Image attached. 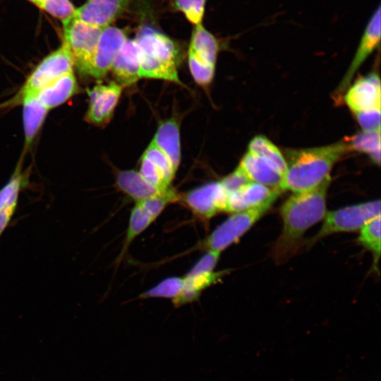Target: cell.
<instances>
[{"label":"cell","instance_id":"cell-23","mask_svg":"<svg viewBox=\"0 0 381 381\" xmlns=\"http://www.w3.org/2000/svg\"><path fill=\"white\" fill-rule=\"evenodd\" d=\"M349 151L368 155L378 166L380 164V131H362L351 138L344 139Z\"/></svg>","mask_w":381,"mask_h":381},{"label":"cell","instance_id":"cell-9","mask_svg":"<svg viewBox=\"0 0 381 381\" xmlns=\"http://www.w3.org/2000/svg\"><path fill=\"white\" fill-rule=\"evenodd\" d=\"M123 87L117 83L97 84L87 90L89 104L85 115L87 121L101 125L108 122L121 95Z\"/></svg>","mask_w":381,"mask_h":381},{"label":"cell","instance_id":"cell-2","mask_svg":"<svg viewBox=\"0 0 381 381\" xmlns=\"http://www.w3.org/2000/svg\"><path fill=\"white\" fill-rule=\"evenodd\" d=\"M349 152L344 140L321 147L287 150L281 191L295 193L317 188L330 177L336 162Z\"/></svg>","mask_w":381,"mask_h":381},{"label":"cell","instance_id":"cell-22","mask_svg":"<svg viewBox=\"0 0 381 381\" xmlns=\"http://www.w3.org/2000/svg\"><path fill=\"white\" fill-rule=\"evenodd\" d=\"M189 49L207 63L215 66L219 51L217 40L202 23L194 27Z\"/></svg>","mask_w":381,"mask_h":381},{"label":"cell","instance_id":"cell-39","mask_svg":"<svg viewBox=\"0 0 381 381\" xmlns=\"http://www.w3.org/2000/svg\"><path fill=\"white\" fill-rule=\"evenodd\" d=\"M31 2H32L33 4H35V5L37 4V2L39 1V0H29Z\"/></svg>","mask_w":381,"mask_h":381},{"label":"cell","instance_id":"cell-15","mask_svg":"<svg viewBox=\"0 0 381 381\" xmlns=\"http://www.w3.org/2000/svg\"><path fill=\"white\" fill-rule=\"evenodd\" d=\"M282 192L266 186L249 182L241 188L228 194L226 212L234 213L255 207Z\"/></svg>","mask_w":381,"mask_h":381},{"label":"cell","instance_id":"cell-27","mask_svg":"<svg viewBox=\"0 0 381 381\" xmlns=\"http://www.w3.org/2000/svg\"><path fill=\"white\" fill-rule=\"evenodd\" d=\"M359 244L371 252L373 256L374 267H377L380 257V217H377L366 224L359 231L358 237Z\"/></svg>","mask_w":381,"mask_h":381},{"label":"cell","instance_id":"cell-34","mask_svg":"<svg viewBox=\"0 0 381 381\" xmlns=\"http://www.w3.org/2000/svg\"><path fill=\"white\" fill-rule=\"evenodd\" d=\"M138 172L147 182L161 191H164L170 187V183L166 180L161 171L143 157L141 159Z\"/></svg>","mask_w":381,"mask_h":381},{"label":"cell","instance_id":"cell-4","mask_svg":"<svg viewBox=\"0 0 381 381\" xmlns=\"http://www.w3.org/2000/svg\"><path fill=\"white\" fill-rule=\"evenodd\" d=\"M73 65L71 51L64 41L57 49L45 56L37 65L16 94L1 104L0 109L16 107L21 104L26 96L37 95L40 90L73 71Z\"/></svg>","mask_w":381,"mask_h":381},{"label":"cell","instance_id":"cell-38","mask_svg":"<svg viewBox=\"0 0 381 381\" xmlns=\"http://www.w3.org/2000/svg\"><path fill=\"white\" fill-rule=\"evenodd\" d=\"M17 205L18 203L11 204L0 212V237L7 228L15 214Z\"/></svg>","mask_w":381,"mask_h":381},{"label":"cell","instance_id":"cell-25","mask_svg":"<svg viewBox=\"0 0 381 381\" xmlns=\"http://www.w3.org/2000/svg\"><path fill=\"white\" fill-rule=\"evenodd\" d=\"M248 151L270 162L284 175L287 167L285 157L279 148L265 136H255L249 143Z\"/></svg>","mask_w":381,"mask_h":381},{"label":"cell","instance_id":"cell-7","mask_svg":"<svg viewBox=\"0 0 381 381\" xmlns=\"http://www.w3.org/2000/svg\"><path fill=\"white\" fill-rule=\"evenodd\" d=\"M377 217H380L379 200L327 212L320 229L311 241L313 243L333 234L359 231L365 224Z\"/></svg>","mask_w":381,"mask_h":381},{"label":"cell","instance_id":"cell-30","mask_svg":"<svg viewBox=\"0 0 381 381\" xmlns=\"http://www.w3.org/2000/svg\"><path fill=\"white\" fill-rule=\"evenodd\" d=\"M207 0H171V8L183 13L194 25L202 23Z\"/></svg>","mask_w":381,"mask_h":381},{"label":"cell","instance_id":"cell-17","mask_svg":"<svg viewBox=\"0 0 381 381\" xmlns=\"http://www.w3.org/2000/svg\"><path fill=\"white\" fill-rule=\"evenodd\" d=\"M78 90L73 71L61 75L37 94L39 101L48 109L56 107L72 97Z\"/></svg>","mask_w":381,"mask_h":381},{"label":"cell","instance_id":"cell-31","mask_svg":"<svg viewBox=\"0 0 381 381\" xmlns=\"http://www.w3.org/2000/svg\"><path fill=\"white\" fill-rule=\"evenodd\" d=\"M188 66L195 81L200 85H209L214 77V67L188 49Z\"/></svg>","mask_w":381,"mask_h":381},{"label":"cell","instance_id":"cell-14","mask_svg":"<svg viewBox=\"0 0 381 381\" xmlns=\"http://www.w3.org/2000/svg\"><path fill=\"white\" fill-rule=\"evenodd\" d=\"M238 167L250 181L280 190L284 175L267 159L248 151Z\"/></svg>","mask_w":381,"mask_h":381},{"label":"cell","instance_id":"cell-24","mask_svg":"<svg viewBox=\"0 0 381 381\" xmlns=\"http://www.w3.org/2000/svg\"><path fill=\"white\" fill-rule=\"evenodd\" d=\"M155 220L138 204L132 208L123 245L119 259L121 260L131 243Z\"/></svg>","mask_w":381,"mask_h":381},{"label":"cell","instance_id":"cell-36","mask_svg":"<svg viewBox=\"0 0 381 381\" xmlns=\"http://www.w3.org/2000/svg\"><path fill=\"white\" fill-rule=\"evenodd\" d=\"M354 115L363 131H380V109L356 113Z\"/></svg>","mask_w":381,"mask_h":381},{"label":"cell","instance_id":"cell-20","mask_svg":"<svg viewBox=\"0 0 381 381\" xmlns=\"http://www.w3.org/2000/svg\"><path fill=\"white\" fill-rule=\"evenodd\" d=\"M116 185L118 189L135 202L143 201L163 192L147 182L138 171L134 170L118 171L116 176Z\"/></svg>","mask_w":381,"mask_h":381},{"label":"cell","instance_id":"cell-18","mask_svg":"<svg viewBox=\"0 0 381 381\" xmlns=\"http://www.w3.org/2000/svg\"><path fill=\"white\" fill-rule=\"evenodd\" d=\"M21 105L25 140L23 157L35 140L49 110L39 101L37 95L26 96Z\"/></svg>","mask_w":381,"mask_h":381},{"label":"cell","instance_id":"cell-19","mask_svg":"<svg viewBox=\"0 0 381 381\" xmlns=\"http://www.w3.org/2000/svg\"><path fill=\"white\" fill-rule=\"evenodd\" d=\"M226 274V271L212 272L196 274H185L184 284L180 294L172 299L175 308L198 300L202 292L209 286L217 284Z\"/></svg>","mask_w":381,"mask_h":381},{"label":"cell","instance_id":"cell-28","mask_svg":"<svg viewBox=\"0 0 381 381\" xmlns=\"http://www.w3.org/2000/svg\"><path fill=\"white\" fill-rule=\"evenodd\" d=\"M183 284V277H167L150 289L141 293L138 298L142 299L162 298L172 300L180 294Z\"/></svg>","mask_w":381,"mask_h":381},{"label":"cell","instance_id":"cell-29","mask_svg":"<svg viewBox=\"0 0 381 381\" xmlns=\"http://www.w3.org/2000/svg\"><path fill=\"white\" fill-rule=\"evenodd\" d=\"M180 195L171 187L138 203L155 220L169 205L178 202Z\"/></svg>","mask_w":381,"mask_h":381},{"label":"cell","instance_id":"cell-21","mask_svg":"<svg viewBox=\"0 0 381 381\" xmlns=\"http://www.w3.org/2000/svg\"><path fill=\"white\" fill-rule=\"evenodd\" d=\"M152 142L167 155L176 171L181 161L179 127L177 121L170 119L162 122Z\"/></svg>","mask_w":381,"mask_h":381},{"label":"cell","instance_id":"cell-12","mask_svg":"<svg viewBox=\"0 0 381 381\" xmlns=\"http://www.w3.org/2000/svg\"><path fill=\"white\" fill-rule=\"evenodd\" d=\"M132 0H87L76 8L78 19L104 29L107 28L128 8Z\"/></svg>","mask_w":381,"mask_h":381},{"label":"cell","instance_id":"cell-5","mask_svg":"<svg viewBox=\"0 0 381 381\" xmlns=\"http://www.w3.org/2000/svg\"><path fill=\"white\" fill-rule=\"evenodd\" d=\"M277 197L274 195L255 207L232 213L195 248L222 253L238 241L270 210Z\"/></svg>","mask_w":381,"mask_h":381},{"label":"cell","instance_id":"cell-1","mask_svg":"<svg viewBox=\"0 0 381 381\" xmlns=\"http://www.w3.org/2000/svg\"><path fill=\"white\" fill-rule=\"evenodd\" d=\"M331 177L310 190L293 193L282 205L283 226L274 256L278 262L289 258L297 250L305 233L323 219L327 211V195Z\"/></svg>","mask_w":381,"mask_h":381},{"label":"cell","instance_id":"cell-26","mask_svg":"<svg viewBox=\"0 0 381 381\" xmlns=\"http://www.w3.org/2000/svg\"><path fill=\"white\" fill-rule=\"evenodd\" d=\"M22 158L8 181L0 189V212L13 203H18L20 190L28 183V176L22 171Z\"/></svg>","mask_w":381,"mask_h":381},{"label":"cell","instance_id":"cell-13","mask_svg":"<svg viewBox=\"0 0 381 381\" xmlns=\"http://www.w3.org/2000/svg\"><path fill=\"white\" fill-rule=\"evenodd\" d=\"M126 30L109 26L102 30L90 76L100 78L111 69L117 54L127 40Z\"/></svg>","mask_w":381,"mask_h":381},{"label":"cell","instance_id":"cell-10","mask_svg":"<svg viewBox=\"0 0 381 381\" xmlns=\"http://www.w3.org/2000/svg\"><path fill=\"white\" fill-rule=\"evenodd\" d=\"M380 40V6H378L367 23L353 60L336 90L335 96L337 99L341 97L349 87L357 70L379 45Z\"/></svg>","mask_w":381,"mask_h":381},{"label":"cell","instance_id":"cell-11","mask_svg":"<svg viewBox=\"0 0 381 381\" xmlns=\"http://www.w3.org/2000/svg\"><path fill=\"white\" fill-rule=\"evenodd\" d=\"M344 101L353 114L380 109V80L376 73L361 77L349 87Z\"/></svg>","mask_w":381,"mask_h":381},{"label":"cell","instance_id":"cell-33","mask_svg":"<svg viewBox=\"0 0 381 381\" xmlns=\"http://www.w3.org/2000/svg\"><path fill=\"white\" fill-rule=\"evenodd\" d=\"M36 6L62 22L73 18L76 10L69 0H39Z\"/></svg>","mask_w":381,"mask_h":381},{"label":"cell","instance_id":"cell-37","mask_svg":"<svg viewBox=\"0 0 381 381\" xmlns=\"http://www.w3.org/2000/svg\"><path fill=\"white\" fill-rule=\"evenodd\" d=\"M219 181L229 193L237 190L248 183L251 182L238 167Z\"/></svg>","mask_w":381,"mask_h":381},{"label":"cell","instance_id":"cell-32","mask_svg":"<svg viewBox=\"0 0 381 381\" xmlns=\"http://www.w3.org/2000/svg\"><path fill=\"white\" fill-rule=\"evenodd\" d=\"M143 157L151 162L162 173L166 180L171 183L176 171L167 155L153 142L145 150Z\"/></svg>","mask_w":381,"mask_h":381},{"label":"cell","instance_id":"cell-16","mask_svg":"<svg viewBox=\"0 0 381 381\" xmlns=\"http://www.w3.org/2000/svg\"><path fill=\"white\" fill-rule=\"evenodd\" d=\"M117 83L122 87L140 79V51L134 40L127 39L115 57L111 68Z\"/></svg>","mask_w":381,"mask_h":381},{"label":"cell","instance_id":"cell-3","mask_svg":"<svg viewBox=\"0 0 381 381\" xmlns=\"http://www.w3.org/2000/svg\"><path fill=\"white\" fill-rule=\"evenodd\" d=\"M134 40L140 51V78L181 83L177 72L180 52L176 42L146 25L139 28Z\"/></svg>","mask_w":381,"mask_h":381},{"label":"cell","instance_id":"cell-8","mask_svg":"<svg viewBox=\"0 0 381 381\" xmlns=\"http://www.w3.org/2000/svg\"><path fill=\"white\" fill-rule=\"evenodd\" d=\"M228 194L219 181H214L180 195L179 201L196 217L206 222L219 212H226Z\"/></svg>","mask_w":381,"mask_h":381},{"label":"cell","instance_id":"cell-35","mask_svg":"<svg viewBox=\"0 0 381 381\" xmlns=\"http://www.w3.org/2000/svg\"><path fill=\"white\" fill-rule=\"evenodd\" d=\"M221 253L207 250L206 253L193 265L186 274L192 275L196 274L207 273L214 272L220 258Z\"/></svg>","mask_w":381,"mask_h":381},{"label":"cell","instance_id":"cell-6","mask_svg":"<svg viewBox=\"0 0 381 381\" xmlns=\"http://www.w3.org/2000/svg\"><path fill=\"white\" fill-rule=\"evenodd\" d=\"M63 28L64 41L71 51L74 65L81 74L90 75L103 29L75 16L64 21Z\"/></svg>","mask_w":381,"mask_h":381}]
</instances>
